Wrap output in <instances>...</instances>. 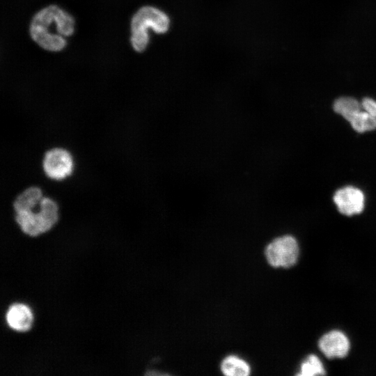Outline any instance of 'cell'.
Wrapping results in <instances>:
<instances>
[{
  "label": "cell",
  "instance_id": "obj_12",
  "mask_svg": "<svg viewBox=\"0 0 376 376\" xmlns=\"http://www.w3.org/2000/svg\"><path fill=\"white\" fill-rule=\"evenodd\" d=\"M353 130L359 133L373 131L376 129V118L363 109L359 111L349 121Z\"/></svg>",
  "mask_w": 376,
  "mask_h": 376
},
{
  "label": "cell",
  "instance_id": "obj_13",
  "mask_svg": "<svg viewBox=\"0 0 376 376\" xmlns=\"http://www.w3.org/2000/svg\"><path fill=\"white\" fill-rule=\"evenodd\" d=\"M325 374V370L320 359L315 354H309L301 362L299 372L297 375L313 376L323 375Z\"/></svg>",
  "mask_w": 376,
  "mask_h": 376
},
{
  "label": "cell",
  "instance_id": "obj_9",
  "mask_svg": "<svg viewBox=\"0 0 376 376\" xmlns=\"http://www.w3.org/2000/svg\"><path fill=\"white\" fill-rule=\"evenodd\" d=\"M43 196V191L40 187L31 185L25 187L13 201L12 207L14 212L36 207Z\"/></svg>",
  "mask_w": 376,
  "mask_h": 376
},
{
  "label": "cell",
  "instance_id": "obj_10",
  "mask_svg": "<svg viewBox=\"0 0 376 376\" xmlns=\"http://www.w3.org/2000/svg\"><path fill=\"white\" fill-rule=\"evenodd\" d=\"M222 373L228 376H247L250 374V367L243 359L236 356H228L221 364Z\"/></svg>",
  "mask_w": 376,
  "mask_h": 376
},
{
  "label": "cell",
  "instance_id": "obj_5",
  "mask_svg": "<svg viewBox=\"0 0 376 376\" xmlns=\"http://www.w3.org/2000/svg\"><path fill=\"white\" fill-rule=\"evenodd\" d=\"M299 252V245L295 238L291 235H284L270 242L265 253L272 266L289 268L297 263Z\"/></svg>",
  "mask_w": 376,
  "mask_h": 376
},
{
  "label": "cell",
  "instance_id": "obj_3",
  "mask_svg": "<svg viewBox=\"0 0 376 376\" xmlns=\"http://www.w3.org/2000/svg\"><path fill=\"white\" fill-rule=\"evenodd\" d=\"M15 220L21 230L36 237L49 230L58 219V205L49 196H44L36 207L15 212Z\"/></svg>",
  "mask_w": 376,
  "mask_h": 376
},
{
  "label": "cell",
  "instance_id": "obj_6",
  "mask_svg": "<svg viewBox=\"0 0 376 376\" xmlns=\"http://www.w3.org/2000/svg\"><path fill=\"white\" fill-rule=\"evenodd\" d=\"M334 202L338 210L346 216H352L362 212L365 205L363 192L354 186H346L334 193Z\"/></svg>",
  "mask_w": 376,
  "mask_h": 376
},
{
  "label": "cell",
  "instance_id": "obj_1",
  "mask_svg": "<svg viewBox=\"0 0 376 376\" xmlns=\"http://www.w3.org/2000/svg\"><path fill=\"white\" fill-rule=\"evenodd\" d=\"M75 21L72 15L56 4L48 5L33 16L29 27L32 40L42 49L52 52L63 50L66 37L75 31Z\"/></svg>",
  "mask_w": 376,
  "mask_h": 376
},
{
  "label": "cell",
  "instance_id": "obj_7",
  "mask_svg": "<svg viewBox=\"0 0 376 376\" xmlns=\"http://www.w3.org/2000/svg\"><path fill=\"white\" fill-rule=\"evenodd\" d=\"M318 346L329 359L343 358L348 354L350 344L343 332L334 330L326 333L320 338Z\"/></svg>",
  "mask_w": 376,
  "mask_h": 376
},
{
  "label": "cell",
  "instance_id": "obj_8",
  "mask_svg": "<svg viewBox=\"0 0 376 376\" xmlns=\"http://www.w3.org/2000/svg\"><path fill=\"white\" fill-rule=\"evenodd\" d=\"M33 316L29 308L20 303L9 306L6 313V320L11 329L17 331H27L31 325Z\"/></svg>",
  "mask_w": 376,
  "mask_h": 376
},
{
  "label": "cell",
  "instance_id": "obj_2",
  "mask_svg": "<svg viewBox=\"0 0 376 376\" xmlns=\"http://www.w3.org/2000/svg\"><path fill=\"white\" fill-rule=\"evenodd\" d=\"M170 26L171 19L164 11L152 6H143L130 19V45L136 52H143L150 42L149 29L157 34H164Z\"/></svg>",
  "mask_w": 376,
  "mask_h": 376
},
{
  "label": "cell",
  "instance_id": "obj_4",
  "mask_svg": "<svg viewBox=\"0 0 376 376\" xmlns=\"http://www.w3.org/2000/svg\"><path fill=\"white\" fill-rule=\"evenodd\" d=\"M41 166L47 178L54 181H62L72 175L75 161L67 148L53 147L43 154Z\"/></svg>",
  "mask_w": 376,
  "mask_h": 376
},
{
  "label": "cell",
  "instance_id": "obj_11",
  "mask_svg": "<svg viewBox=\"0 0 376 376\" xmlns=\"http://www.w3.org/2000/svg\"><path fill=\"white\" fill-rule=\"evenodd\" d=\"M333 109L336 113L349 122L362 108L356 99L351 97H340L334 101Z\"/></svg>",
  "mask_w": 376,
  "mask_h": 376
},
{
  "label": "cell",
  "instance_id": "obj_14",
  "mask_svg": "<svg viewBox=\"0 0 376 376\" xmlns=\"http://www.w3.org/2000/svg\"><path fill=\"white\" fill-rule=\"evenodd\" d=\"M361 108L370 116L376 118V101L370 97H365L362 100Z\"/></svg>",
  "mask_w": 376,
  "mask_h": 376
}]
</instances>
